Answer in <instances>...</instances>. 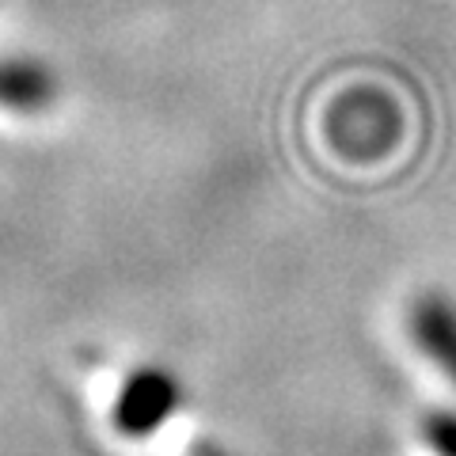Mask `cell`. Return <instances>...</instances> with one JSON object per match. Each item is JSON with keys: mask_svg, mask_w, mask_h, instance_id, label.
<instances>
[{"mask_svg": "<svg viewBox=\"0 0 456 456\" xmlns=\"http://www.w3.org/2000/svg\"><path fill=\"white\" fill-rule=\"evenodd\" d=\"M422 430L437 456H456V415L452 411H434V415L422 422Z\"/></svg>", "mask_w": 456, "mask_h": 456, "instance_id": "obj_4", "label": "cell"}, {"mask_svg": "<svg viewBox=\"0 0 456 456\" xmlns=\"http://www.w3.org/2000/svg\"><path fill=\"white\" fill-rule=\"evenodd\" d=\"M57 103V80L35 57H0V107L42 114Z\"/></svg>", "mask_w": 456, "mask_h": 456, "instance_id": "obj_3", "label": "cell"}, {"mask_svg": "<svg viewBox=\"0 0 456 456\" xmlns=\"http://www.w3.org/2000/svg\"><path fill=\"white\" fill-rule=\"evenodd\" d=\"M179 399H183L179 380L167 369H156V365L137 369L122 384L118 399H114V430L126 437H149L175 415Z\"/></svg>", "mask_w": 456, "mask_h": 456, "instance_id": "obj_1", "label": "cell"}, {"mask_svg": "<svg viewBox=\"0 0 456 456\" xmlns=\"http://www.w3.org/2000/svg\"><path fill=\"white\" fill-rule=\"evenodd\" d=\"M411 338L456 384V305L441 293H422L411 305Z\"/></svg>", "mask_w": 456, "mask_h": 456, "instance_id": "obj_2", "label": "cell"}]
</instances>
